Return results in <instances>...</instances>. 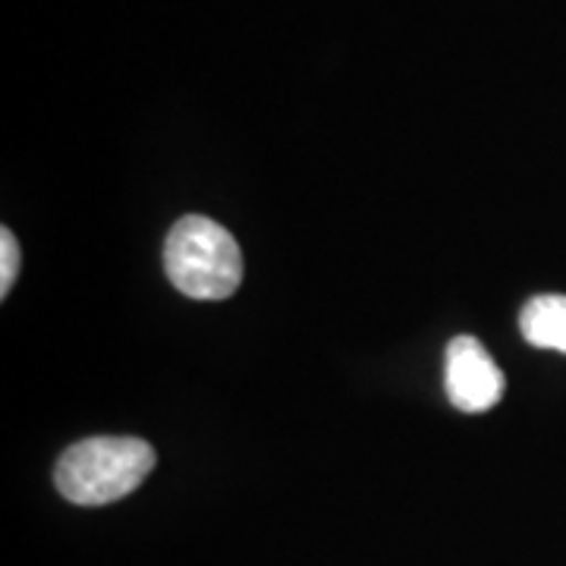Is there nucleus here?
Wrapping results in <instances>:
<instances>
[{"mask_svg": "<svg viewBox=\"0 0 566 566\" xmlns=\"http://www.w3.org/2000/svg\"><path fill=\"white\" fill-rule=\"evenodd\" d=\"M164 268L180 293L202 303L227 300L243 283V252L237 240L221 223L199 214L174 223L164 243Z\"/></svg>", "mask_w": 566, "mask_h": 566, "instance_id": "obj_2", "label": "nucleus"}, {"mask_svg": "<svg viewBox=\"0 0 566 566\" xmlns=\"http://www.w3.org/2000/svg\"><path fill=\"white\" fill-rule=\"evenodd\" d=\"M155 447L142 438H88L63 450L54 482L66 501L104 506L133 494L155 469Z\"/></svg>", "mask_w": 566, "mask_h": 566, "instance_id": "obj_1", "label": "nucleus"}, {"mask_svg": "<svg viewBox=\"0 0 566 566\" xmlns=\"http://www.w3.org/2000/svg\"><path fill=\"white\" fill-rule=\"evenodd\" d=\"M520 331L538 349L566 353V296H535L520 315Z\"/></svg>", "mask_w": 566, "mask_h": 566, "instance_id": "obj_4", "label": "nucleus"}, {"mask_svg": "<svg viewBox=\"0 0 566 566\" xmlns=\"http://www.w3.org/2000/svg\"><path fill=\"white\" fill-rule=\"evenodd\" d=\"M444 387L460 412H488L504 397V371L475 337H453L447 346Z\"/></svg>", "mask_w": 566, "mask_h": 566, "instance_id": "obj_3", "label": "nucleus"}, {"mask_svg": "<svg viewBox=\"0 0 566 566\" xmlns=\"http://www.w3.org/2000/svg\"><path fill=\"white\" fill-rule=\"evenodd\" d=\"M20 274V243L17 237L3 227L0 233V296H7Z\"/></svg>", "mask_w": 566, "mask_h": 566, "instance_id": "obj_5", "label": "nucleus"}]
</instances>
